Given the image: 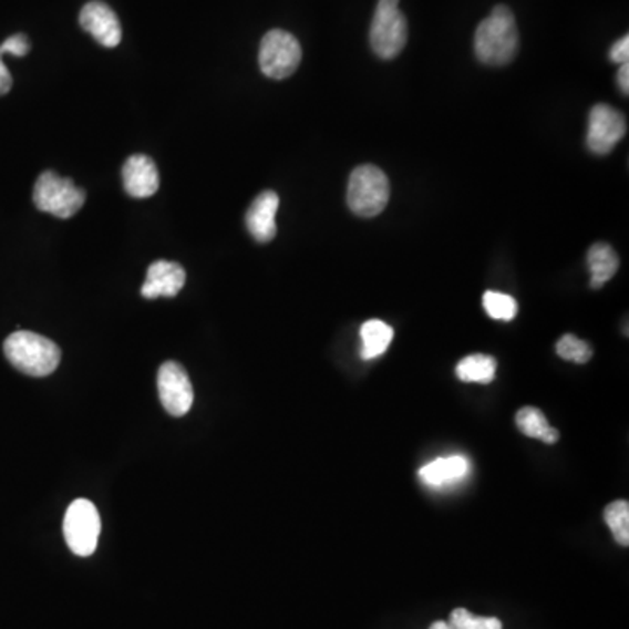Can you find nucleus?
<instances>
[{"label": "nucleus", "mask_w": 629, "mask_h": 629, "mask_svg": "<svg viewBox=\"0 0 629 629\" xmlns=\"http://www.w3.org/2000/svg\"><path fill=\"white\" fill-rule=\"evenodd\" d=\"M519 50V32L507 6L493 8L492 14L477 25L474 51L477 60L489 66L509 65Z\"/></svg>", "instance_id": "obj_1"}, {"label": "nucleus", "mask_w": 629, "mask_h": 629, "mask_svg": "<svg viewBox=\"0 0 629 629\" xmlns=\"http://www.w3.org/2000/svg\"><path fill=\"white\" fill-rule=\"evenodd\" d=\"M8 361L33 378L50 377L62 361L59 344L38 332L18 331L9 336L4 343Z\"/></svg>", "instance_id": "obj_2"}, {"label": "nucleus", "mask_w": 629, "mask_h": 629, "mask_svg": "<svg viewBox=\"0 0 629 629\" xmlns=\"http://www.w3.org/2000/svg\"><path fill=\"white\" fill-rule=\"evenodd\" d=\"M390 184L385 172L374 165L357 166L347 189L348 207L359 217H377L389 205Z\"/></svg>", "instance_id": "obj_3"}, {"label": "nucleus", "mask_w": 629, "mask_h": 629, "mask_svg": "<svg viewBox=\"0 0 629 629\" xmlns=\"http://www.w3.org/2000/svg\"><path fill=\"white\" fill-rule=\"evenodd\" d=\"M86 193L75 186L72 178L60 177L48 171L39 175L33 187V204L41 212H47L59 219H71L83 208Z\"/></svg>", "instance_id": "obj_4"}, {"label": "nucleus", "mask_w": 629, "mask_h": 629, "mask_svg": "<svg viewBox=\"0 0 629 629\" xmlns=\"http://www.w3.org/2000/svg\"><path fill=\"white\" fill-rule=\"evenodd\" d=\"M401 0H378L369 42L377 56L392 60L401 54L408 42V20L399 9Z\"/></svg>", "instance_id": "obj_5"}, {"label": "nucleus", "mask_w": 629, "mask_h": 629, "mask_svg": "<svg viewBox=\"0 0 629 629\" xmlns=\"http://www.w3.org/2000/svg\"><path fill=\"white\" fill-rule=\"evenodd\" d=\"M302 50L298 39L286 30H269L259 48V66L269 79H287L298 71Z\"/></svg>", "instance_id": "obj_6"}, {"label": "nucleus", "mask_w": 629, "mask_h": 629, "mask_svg": "<svg viewBox=\"0 0 629 629\" xmlns=\"http://www.w3.org/2000/svg\"><path fill=\"white\" fill-rule=\"evenodd\" d=\"M100 530L102 522L95 504L86 498L72 502L63 522V535L72 553L81 558L92 556L99 546Z\"/></svg>", "instance_id": "obj_7"}, {"label": "nucleus", "mask_w": 629, "mask_h": 629, "mask_svg": "<svg viewBox=\"0 0 629 629\" xmlns=\"http://www.w3.org/2000/svg\"><path fill=\"white\" fill-rule=\"evenodd\" d=\"M157 392L162 399L166 413L181 419L189 413L195 392L190 385L189 374L178 362L168 361L159 368L157 373Z\"/></svg>", "instance_id": "obj_8"}, {"label": "nucleus", "mask_w": 629, "mask_h": 629, "mask_svg": "<svg viewBox=\"0 0 629 629\" xmlns=\"http://www.w3.org/2000/svg\"><path fill=\"white\" fill-rule=\"evenodd\" d=\"M626 117L610 105L598 104L589 112L588 147L591 153H612L626 135Z\"/></svg>", "instance_id": "obj_9"}, {"label": "nucleus", "mask_w": 629, "mask_h": 629, "mask_svg": "<svg viewBox=\"0 0 629 629\" xmlns=\"http://www.w3.org/2000/svg\"><path fill=\"white\" fill-rule=\"evenodd\" d=\"M79 23L102 47H120L121 38H123L120 20H117L116 13L104 2H100V0L87 2L81 9Z\"/></svg>", "instance_id": "obj_10"}, {"label": "nucleus", "mask_w": 629, "mask_h": 629, "mask_svg": "<svg viewBox=\"0 0 629 629\" xmlns=\"http://www.w3.org/2000/svg\"><path fill=\"white\" fill-rule=\"evenodd\" d=\"M280 198L275 190H262L257 195L245 214V226L254 240L268 244L277 236V212Z\"/></svg>", "instance_id": "obj_11"}, {"label": "nucleus", "mask_w": 629, "mask_h": 629, "mask_svg": "<svg viewBox=\"0 0 629 629\" xmlns=\"http://www.w3.org/2000/svg\"><path fill=\"white\" fill-rule=\"evenodd\" d=\"M186 286V269L178 262L156 261L147 269V278L142 286L145 299L175 298Z\"/></svg>", "instance_id": "obj_12"}, {"label": "nucleus", "mask_w": 629, "mask_h": 629, "mask_svg": "<svg viewBox=\"0 0 629 629\" xmlns=\"http://www.w3.org/2000/svg\"><path fill=\"white\" fill-rule=\"evenodd\" d=\"M123 186L132 198H151L159 189L156 163L145 154H133L123 165Z\"/></svg>", "instance_id": "obj_13"}, {"label": "nucleus", "mask_w": 629, "mask_h": 629, "mask_svg": "<svg viewBox=\"0 0 629 629\" xmlns=\"http://www.w3.org/2000/svg\"><path fill=\"white\" fill-rule=\"evenodd\" d=\"M468 471H471V464L465 456L452 455L446 458H435L431 464L423 465L419 476L426 486L441 488V486L453 485L464 480Z\"/></svg>", "instance_id": "obj_14"}, {"label": "nucleus", "mask_w": 629, "mask_h": 629, "mask_svg": "<svg viewBox=\"0 0 629 629\" xmlns=\"http://www.w3.org/2000/svg\"><path fill=\"white\" fill-rule=\"evenodd\" d=\"M588 268L591 271L592 289H601L617 274L619 257L609 244L591 245L588 252Z\"/></svg>", "instance_id": "obj_15"}, {"label": "nucleus", "mask_w": 629, "mask_h": 629, "mask_svg": "<svg viewBox=\"0 0 629 629\" xmlns=\"http://www.w3.org/2000/svg\"><path fill=\"white\" fill-rule=\"evenodd\" d=\"M361 357L364 361H373L389 350L393 340V329L383 320H368L361 328Z\"/></svg>", "instance_id": "obj_16"}, {"label": "nucleus", "mask_w": 629, "mask_h": 629, "mask_svg": "<svg viewBox=\"0 0 629 629\" xmlns=\"http://www.w3.org/2000/svg\"><path fill=\"white\" fill-rule=\"evenodd\" d=\"M516 425L519 432L532 440H540L546 444L558 443L559 432L547 423L546 414L534 406H525L516 413Z\"/></svg>", "instance_id": "obj_17"}, {"label": "nucleus", "mask_w": 629, "mask_h": 629, "mask_svg": "<svg viewBox=\"0 0 629 629\" xmlns=\"http://www.w3.org/2000/svg\"><path fill=\"white\" fill-rule=\"evenodd\" d=\"M497 374V361L485 353L465 357L456 365V377L465 383H492Z\"/></svg>", "instance_id": "obj_18"}, {"label": "nucleus", "mask_w": 629, "mask_h": 629, "mask_svg": "<svg viewBox=\"0 0 629 629\" xmlns=\"http://www.w3.org/2000/svg\"><path fill=\"white\" fill-rule=\"evenodd\" d=\"M604 519L612 532L613 538L619 546L628 547L629 544V504L628 501H616L607 505L604 511Z\"/></svg>", "instance_id": "obj_19"}, {"label": "nucleus", "mask_w": 629, "mask_h": 629, "mask_svg": "<svg viewBox=\"0 0 629 629\" xmlns=\"http://www.w3.org/2000/svg\"><path fill=\"white\" fill-rule=\"evenodd\" d=\"M483 307H485L486 313L493 320H502V322H511L518 314V302H516V299L509 295L495 292V290L485 292Z\"/></svg>", "instance_id": "obj_20"}, {"label": "nucleus", "mask_w": 629, "mask_h": 629, "mask_svg": "<svg viewBox=\"0 0 629 629\" xmlns=\"http://www.w3.org/2000/svg\"><path fill=\"white\" fill-rule=\"evenodd\" d=\"M556 353L565 361L586 364V362L591 361L592 348L586 341L579 340L577 336L565 334L556 343Z\"/></svg>", "instance_id": "obj_21"}, {"label": "nucleus", "mask_w": 629, "mask_h": 629, "mask_svg": "<svg viewBox=\"0 0 629 629\" xmlns=\"http://www.w3.org/2000/svg\"><path fill=\"white\" fill-rule=\"evenodd\" d=\"M450 626L453 629H502L497 617H477L465 609H455L450 616Z\"/></svg>", "instance_id": "obj_22"}, {"label": "nucleus", "mask_w": 629, "mask_h": 629, "mask_svg": "<svg viewBox=\"0 0 629 629\" xmlns=\"http://www.w3.org/2000/svg\"><path fill=\"white\" fill-rule=\"evenodd\" d=\"M30 51V42L25 35H13L0 44V54H14V56H25Z\"/></svg>", "instance_id": "obj_23"}, {"label": "nucleus", "mask_w": 629, "mask_h": 629, "mask_svg": "<svg viewBox=\"0 0 629 629\" xmlns=\"http://www.w3.org/2000/svg\"><path fill=\"white\" fill-rule=\"evenodd\" d=\"M610 60L613 63H628L629 60V38L625 35V38L619 39V41L613 44L612 50H610Z\"/></svg>", "instance_id": "obj_24"}, {"label": "nucleus", "mask_w": 629, "mask_h": 629, "mask_svg": "<svg viewBox=\"0 0 629 629\" xmlns=\"http://www.w3.org/2000/svg\"><path fill=\"white\" fill-rule=\"evenodd\" d=\"M13 87V75L9 74L8 66L2 62L0 54V95H6Z\"/></svg>", "instance_id": "obj_25"}, {"label": "nucleus", "mask_w": 629, "mask_h": 629, "mask_svg": "<svg viewBox=\"0 0 629 629\" xmlns=\"http://www.w3.org/2000/svg\"><path fill=\"white\" fill-rule=\"evenodd\" d=\"M629 65L628 63H622L621 69H619V74H617V83H619V87H621V92L625 95L629 93Z\"/></svg>", "instance_id": "obj_26"}, {"label": "nucleus", "mask_w": 629, "mask_h": 629, "mask_svg": "<svg viewBox=\"0 0 629 629\" xmlns=\"http://www.w3.org/2000/svg\"><path fill=\"white\" fill-rule=\"evenodd\" d=\"M429 629H453V628L452 626H450V622L435 621L434 625H432L431 628Z\"/></svg>", "instance_id": "obj_27"}]
</instances>
